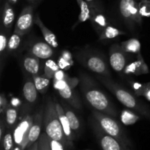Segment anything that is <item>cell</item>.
<instances>
[{
	"label": "cell",
	"instance_id": "cell-30",
	"mask_svg": "<svg viewBox=\"0 0 150 150\" xmlns=\"http://www.w3.org/2000/svg\"><path fill=\"white\" fill-rule=\"evenodd\" d=\"M39 150H51L49 137L45 133H42L39 139Z\"/></svg>",
	"mask_w": 150,
	"mask_h": 150
},
{
	"label": "cell",
	"instance_id": "cell-3",
	"mask_svg": "<svg viewBox=\"0 0 150 150\" xmlns=\"http://www.w3.org/2000/svg\"><path fill=\"white\" fill-rule=\"evenodd\" d=\"M43 122L45 133L50 139L60 142L63 144L68 141L63 130L55 102L51 98H48L45 101Z\"/></svg>",
	"mask_w": 150,
	"mask_h": 150
},
{
	"label": "cell",
	"instance_id": "cell-16",
	"mask_svg": "<svg viewBox=\"0 0 150 150\" xmlns=\"http://www.w3.org/2000/svg\"><path fill=\"white\" fill-rule=\"evenodd\" d=\"M35 24L39 27V29H40L45 42H48V43L49 44V45H51L53 48H57L59 45V43L58 42H57V37H56V35H54L49 29H48V28L44 25L42 20L40 18V16L38 14H37L35 18Z\"/></svg>",
	"mask_w": 150,
	"mask_h": 150
},
{
	"label": "cell",
	"instance_id": "cell-22",
	"mask_svg": "<svg viewBox=\"0 0 150 150\" xmlns=\"http://www.w3.org/2000/svg\"><path fill=\"white\" fill-rule=\"evenodd\" d=\"M62 107L64 111V113H65L66 116H67V119H68L72 130H73L74 133H78L81 128V124L79 118H78L76 114L74 113V111L70 109L67 105L62 104Z\"/></svg>",
	"mask_w": 150,
	"mask_h": 150
},
{
	"label": "cell",
	"instance_id": "cell-44",
	"mask_svg": "<svg viewBox=\"0 0 150 150\" xmlns=\"http://www.w3.org/2000/svg\"><path fill=\"white\" fill-rule=\"evenodd\" d=\"M9 1H10V3H12V4H16L18 1V0H9Z\"/></svg>",
	"mask_w": 150,
	"mask_h": 150
},
{
	"label": "cell",
	"instance_id": "cell-21",
	"mask_svg": "<svg viewBox=\"0 0 150 150\" xmlns=\"http://www.w3.org/2000/svg\"><path fill=\"white\" fill-rule=\"evenodd\" d=\"M79 4V8H80V14L79 16V19H78L77 23H75L73 26V29L76 26H77L79 23H83L90 18V13L91 9L89 4L86 2L85 0H76Z\"/></svg>",
	"mask_w": 150,
	"mask_h": 150
},
{
	"label": "cell",
	"instance_id": "cell-11",
	"mask_svg": "<svg viewBox=\"0 0 150 150\" xmlns=\"http://www.w3.org/2000/svg\"><path fill=\"white\" fill-rule=\"evenodd\" d=\"M91 124L100 139V145L103 150H122L121 145L117 139L105 133L95 118L92 120Z\"/></svg>",
	"mask_w": 150,
	"mask_h": 150
},
{
	"label": "cell",
	"instance_id": "cell-13",
	"mask_svg": "<svg viewBox=\"0 0 150 150\" xmlns=\"http://www.w3.org/2000/svg\"><path fill=\"white\" fill-rule=\"evenodd\" d=\"M90 9L91 13L89 21H91V23L95 30L100 35L104 30V29L108 26L106 17L98 7L93 6V7H90Z\"/></svg>",
	"mask_w": 150,
	"mask_h": 150
},
{
	"label": "cell",
	"instance_id": "cell-38",
	"mask_svg": "<svg viewBox=\"0 0 150 150\" xmlns=\"http://www.w3.org/2000/svg\"><path fill=\"white\" fill-rule=\"evenodd\" d=\"M50 146H51V150H64L63 148V144L58 141L54 140L49 138Z\"/></svg>",
	"mask_w": 150,
	"mask_h": 150
},
{
	"label": "cell",
	"instance_id": "cell-18",
	"mask_svg": "<svg viewBox=\"0 0 150 150\" xmlns=\"http://www.w3.org/2000/svg\"><path fill=\"white\" fill-rule=\"evenodd\" d=\"M23 65L25 70L32 76L35 75H39L40 59L31 53L24 57L23 60Z\"/></svg>",
	"mask_w": 150,
	"mask_h": 150
},
{
	"label": "cell",
	"instance_id": "cell-8",
	"mask_svg": "<svg viewBox=\"0 0 150 150\" xmlns=\"http://www.w3.org/2000/svg\"><path fill=\"white\" fill-rule=\"evenodd\" d=\"M33 123V117L28 114L16 127L13 133L14 142L21 149H24L28 145V136L29 130Z\"/></svg>",
	"mask_w": 150,
	"mask_h": 150
},
{
	"label": "cell",
	"instance_id": "cell-43",
	"mask_svg": "<svg viewBox=\"0 0 150 150\" xmlns=\"http://www.w3.org/2000/svg\"><path fill=\"white\" fill-rule=\"evenodd\" d=\"M85 1H86V2L89 4V6H90V7H93L94 6L93 2L95 1V0H85Z\"/></svg>",
	"mask_w": 150,
	"mask_h": 150
},
{
	"label": "cell",
	"instance_id": "cell-36",
	"mask_svg": "<svg viewBox=\"0 0 150 150\" xmlns=\"http://www.w3.org/2000/svg\"><path fill=\"white\" fill-rule=\"evenodd\" d=\"M8 103H7V100L6 99L5 96H4V94H1V96H0V113H1V116L4 115V114H5L6 109L8 107Z\"/></svg>",
	"mask_w": 150,
	"mask_h": 150
},
{
	"label": "cell",
	"instance_id": "cell-23",
	"mask_svg": "<svg viewBox=\"0 0 150 150\" xmlns=\"http://www.w3.org/2000/svg\"><path fill=\"white\" fill-rule=\"evenodd\" d=\"M120 45L123 50L128 54H139L141 53V42L136 38H131L124 41Z\"/></svg>",
	"mask_w": 150,
	"mask_h": 150
},
{
	"label": "cell",
	"instance_id": "cell-37",
	"mask_svg": "<svg viewBox=\"0 0 150 150\" xmlns=\"http://www.w3.org/2000/svg\"><path fill=\"white\" fill-rule=\"evenodd\" d=\"M69 77H70V76H69L67 74H66V73L64 72V70L59 69V70L58 71H57V73H55L53 80L66 81L69 79Z\"/></svg>",
	"mask_w": 150,
	"mask_h": 150
},
{
	"label": "cell",
	"instance_id": "cell-39",
	"mask_svg": "<svg viewBox=\"0 0 150 150\" xmlns=\"http://www.w3.org/2000/svg\"><path fill=\"white\" fill-rule=\"evenodd\" d=\"M143 96L146 98L147 100L150 101V82L145 83L144 91Z\"/></svg>",
	"mask_w": 150,
	"mask_h": 150
},
{
	"label": "cell",
	"instance_id": "cell-40",
	"mask_svg": "<svg viewBox=\"0 0 150 150\" xmlns=\"http://www.w3.org/2000/svg\"><path fill=\"white\" fill-rule=\"evenodd\" d=\"M10 105L12 106L15 107V108H18L21 105V101L20 100V99L18 98H13L10 101Z\"/></svg>",
	"mask_w": 150,
	"mask_h": 150
},
{
	"label": "cell",
	"instance_id": "cell-27",
	"mask_svg": "<svg viewBox=\"0 0 150 150\" xmlns=\"http://www.w3.org/2000/svg\"><path fill=\"white\" fill-rule=\"evenodd\" d=\"M60 68L59 64L56 63L54 60H47L45 63V66H44L43 76L49 79H54L55 73Z\"/></svg>",
	"mask_w": 150,
	"mask_h": 150
},
{
	"label": "cell",
	"instance_id": "cell-19",
	"mask_svg": "<svg viewBox=\"0 0 150 150\" xmlns=\"http://www.w3.org/2000/svg\"><path fill=\"white\" fill-rule=\"evenodd\" d=\"M38 91L35 86L34 81L30 79L26 81L23 87V95L26 102L31 104L34 103L38 98Z\"/></svg>",
	"mask_w": 150,
	"mask_h": 150
},
{
	"label": "cell",
	"instance_id": "cell-29",
	"mask_svg": "<svg viewBox=\"0 0 150 150\" xmlns=\"http://www.w3.org/2000/svg\"><path fill=\"white\" fill-rule=\"evenodd\" d=\"M21 36L16 33H13L8 40L7 50L9 51H13L17 49L21 44Z\"/></svg>",
	"mask_w": 150,
	"mask_h": 150
},
{
	"label": "cell",
	"instance_id": "cell-1",
	"mask_svg": "<svg viewBox=\"0 0 150 150\" xmlns=\"http://www.w3.org/2000/svg\"><path fill=\"white\" fill-rule=\"evenodd\" d=\"M80 85L85 100L93 109L117 117L118 112L109 98L98 87L93 79L86 73H81Z\"/></svg>",
	"mask_w": 150,
	"mask_h": 150
},
{
	"label": "cell",
	"instance_id": "cell-14",
	"mask_svg": "<svg viewBox=\"0 0 150 150\" xmlns=\"http://www.w3.org/2000/svg\"><path fill=\"white\" fill-rule=\"evenodd\" d=\"M149 67L145 63L142 54H137V59L133 62L127 64L123 70L124 74L126 75H135V76H141L149 73Z\"/></svg>",
	"mask_w": 150,
	"mask_h": 150
},
{
	"label": "cell",
	"instance_id": "cell-7",
	"mask_svg": "<svg viewBox=\"0 0 150 150\" xmlns=\"http://www.w3.org/2000/svg\"><path fill=\"white\" fill-rule=\"evenodd\" d=\"M120 12L126 23L131 26L142 25V16L139 10V4L135 0H120Z\"/></svg>",
	"mask_w": 150,
	"mask_h": 150
},
{
	"label": "cell",
	"instance_id": "cell-46",
	"mask_svg": "<svg viewBox=\"0 0 150 150\" xmlns=\"http://www.w3.org/2000/svg\"><path fill=\"white\" fill-rule=\"evenodd\" d=\"M27 1H35V0H27Z\"/></svg>",
	"mask_w": 150,
	"mask_h": 150
},
{
	"label": "cell",
	"instance_id": "cell-2",
	"mask_svg": "<svg viewBox=\"0 0 150 150\" xmlns=\"http://www.w3.org/2000/svg\"><path fill=\"white\" fill-rule=\"evenodd\" d=\"M97 78L123 105L150 120V108L144 103L139 100L131 92L126 90L125 88L113 81L109 78L99 75L97 76Z\"/></svg>",
	"mask_w": 150,
	"mask_h": 150
},
{
	"label": "cell",
	"instance_id": "cell-12",
	"mask_svg": "<svg viewBox=\"0 0 150 150\" xmlns=\"http://www.w3.org/2000/svg\"><path fill=\"white\" fill-rule=\"evenodd\" d=\"M44 117V111L41 109L38 110L35 114L33 117V123L31 127L28 136V145L30 146L32 144L36 142L40 138L41 131V127H42V120Z\"/></svg>",
	"mask_w": 150,
	"mask_h": 150
},
{
	"label": "cell",
	"instance_id": "cell-10",
	"mask_svg": "<svg viewBox=\"0 0 150 150\" xmlns=\"http://www.w3.org/2000/svg\"><path fill=\"white\" fill-rule=\"evenodd\" d=\"M34 22L35 20L33 16V7L32 6L24 7L17 19L14 33L18 34L21 37L26 35L32 29Z\"/></svg>",
	"mask_w": 150,
	"mask_h": 150
},
{
	"label": "cell",
	"instance_id": "cell-31",
	"mask_svg": "<svg viewBox=\"0 0 150 150\" xmlns=\"http://www.w3.org/2000/svg\"><path fill=\"white\" fill-rule=\"evenodd\" d=\"M139 10L142 17H150V2L143 0L139 4Z\"/></svg>",
	"mask_w": 150,
	"mask_h": 150
},
{
	"label": "cell",
	"instance_id": "cell-24",
	"mask_svg": "<svg viewBox=\"0 0 150 150\" xmlns=\"http://www.w3.org/2000/svg\"><path fill=\"white\" fill-rule=\"evenodd\" d=\"M126 35L125 32L120 30L117 28L111 26H108L104 29L102 33L99 35L100 40H110L115 38L117 37L120 36V35Z\"/></svg>",
	"mask_w": 150,
	"mask_h": 150
},
{
	"label": "cell",
	"instance_id": "cell-41",
	"mask_svg": "<svg viewBox=\"0 0 150 150\" xmlns=\"http://www.w3.org/2000/svg\"><path fill=\"white\" fill-rule=\"evenodd\" d=\"M61 57H62L63 58L68 60V61L73 62V57H72L71 54H70L68 51H63L62 52Z\"/></svg>",
	"mask_w": 150,
	"mask_h": 150
},
{
	"label": "cell",
	"instance_id": "cell-28",
	"mask_svg": "<svg viewBox=\"0 0 150 150\" xmlns=\"http://www.w3.org/2000/svg\"><path fill=\"white\" fill-rule=\"evenodd\" d=\"M4 114H5V120L7 126L10 127H13L18 119V108L12 106L11 105H8Z\"/></svg>",
	"mask_w": 150,
	"mask_h": 150
},
{
	"label": "cell",
	"instance_id": "cell-15",
	"mask_svg": "<svg viewBox=\"0 0 150 150\" xmlns=\"http://www.w3.org/2000/svg\"><path fill=\"white\" fill-rule=\"evenodd\" d=\"M29 53L39 59H48L53 56L54 50H53V47L48 42H38L32 45Z\"/></svg>",
	"mask_w": 150,
	"mask_h": 150
},
{
	"label": "cell",
	"instance_id": "cell-17",
	"mask_svg": "<svg viewBox=\"0 0 150 150\" xmlns=\"http://www.w3.org/2000/svg\"><path fill=\"white\" fill-rule=\"evenodd\" d=\"M55 104L57 113H58L59 117L60 122H61V124L62 126L64 134H65L66 137L68 139V141H72L74 139V133L72 130L70 122H69V120L67 119V116H66L65 113H64L62 105H60L57 101H55Z\"/></svg>",
	"mask_w": 150,
	"mask_h": 150
},
{
	"label": "cell",
	"instance_id": "cell-6",
	"mask_svg": "<svg viewBox=\"0 0 150 150\" xmlns=\"http://www.w3.org/2000/svg\"><path fill=\"white\" fill-rule=\"evenodd\" d=\"M92 117L96 120L105 133L116 139H122L124 138L121 126L114 120V117L95 109L92 110Z\"/></svg>",
	"mask_w": 150,
	"mask_h": 150
},
{
	"label": "cell",
	"instance_id": "cell-20",
	"mask_svg": "<svg viewBox=\"0 0 150 150\" xmlns=\"http://www.w3.org/2000/svg\"><path fill=\"white\" fill-rule=\"evenodd\" d=\"M15 13L13 8L9 2H5L2 12V24L5 29L10 30L13 24Z\"/></svg>",
	"mask_w": 150,
	"mask_h": 150
},
{
	"label": "cell",
	"instance_id": "cell-33",
	"mask_svg": "<svg viewBox=\"0 0 150 150\" xmlns=\"http://www.w3.org/2000/svg\"><path fill=\"white\" fill-rule=\"evenodd\" d=\"M13 139L11 133H8L5 134V136L3 138V146L4 150H11L13 147Z\"/></svg>",
	"mask_w": 150,
	"mask_h": 150
},
{
	"label": "cell",
	"instance_id": "cell-9",
	"mask_svg": "<svg viewBox=\"0 0 150 150\" xmlns=\"http://www.w3.org/2000/svg\"><path fill=\"white\" fill-rule=\"evenodd\" d=\"M128 53L125 52L118 44L111 45L109 48L110 65L113 70L118 73H121L125 70L128 61Z\"/></svg>",
	"mask_w": 150,
	"mask_h": 150
},
{
	"label": "cell",
	"instance_id": "cell-26",
	"mask_svg": "<svg viewBox=\"0 0 150 150\" xmlns=\"http://www.w3.org/2000/svg\"><path fill=\"white\" fill-rule=\"evenodd\" d=\"M120 118L122 122L125 125H131L140 120V117L138 114L128 109H124L122 111Z\"/></svg>",
	"mask_w": 150,
	"mask_h": 150
},
{
	"label": "cell",
	"instance_id": "cell-5",
	"mask_svg": "<svg viewBox=\"0 0 150 150\" xmlns=\"http://www.w3.org/2000/svg\"><path fill=\"white\" fill-rule=\"evenodd\" d=\"M77 59L81 64L93 73L109 79L111 77L106 61L100 54L84 51L80 53L77 56Z\"/></svg>",
	"mask_w": 150,
	"mask_h": 150
},
{
	"label": "cell",
	"instance_id": "cell-34",
	"mask_svg": "<svg viewBox=\"0 0 150 150\" xmlns=\"http://www.w3.org/2000/svg\"><path fill=\"white\" fill-rule=\"evenodd\" d=\"M9 39L7 38V35L4 32H1L0 35V54L2 58L3 54L5 52V50L7 49V45H8Z\"/></svg>",
	"mask_w": 150,
	"mask_h": 150
},
{
	"label": "cell",
	"instance_id": "cell-35",
	"mask_svg": "<svg viewBox=\"0 0 150 150\" xmlns=\"http://www.w3.org/2000/svg\"><path fill=\"white\" fill-rule=\"evenodd\" d=\"M58 64L61 70H67L72 67V65H73V62H70L63 58L62 57H60L58 60Z\"/></svg>",
	"mask_w": 150,
	"mask_h": 150
},
{
	"label": "cell",
	"instance_id": "cell-25",
	"mask_svg": "<svg viewBox=\"0 0 150 150\" xmlns=\"http://www.w3.org/2000/svg\"><path fill=\"white\" fill-rule=\"evenodd\" d=\"M32 79H33L34 83H35L38 92L41 94H45V92L48 90L51 79L45 77L43 75L42 76L35 75V76H32Z\"/></svg>",
	"mask_w": 150,
	"mask_h": 150
},
{
	"label": "cell",
	"instance_id": "cell-42",
	"mask_svg": "<svg viewBox=\"0 0 150 150\" xmlns=\"http://www.w3.org/2000/svg\"><path fill=\"white\" fill-rule=\"evenodd\" d=\"M29 150H39V142L37 141L36 142L32 144L31 145L30 149Z\"/></svg>",
	"mask_w": 150,
	"mask_h": 150
},
{
	"label": "cell",
	"instance_id": "cell-32",
	"mask_svg": "<svg viewBox=\"0 0 150 150\" xmlns=\"http://www.w3.org/2000/svg\"><path fill=\"white\" fill-rule=\"evenodd\" d=\"M130 83L136 96H143L144 91L145 88V83L142 84V83H139V82L135 81H130Z\"/></svg>",
	"mask_w": 150,
	"mask_h": 150
},
{
	"label": "cell",
	"instance_id": "cell-4",
	"mask_svg": "<svg viewBox=\"0 0 150 150\" xmlns=\"http://www.w3.org/2000/svg\"><path fill=\"white\" fill-rule=\"evenodd\" d=\"M79 79L69 77L66 81L54 80V87L60 96L65 101H67L73 108L80 110L81 108V103L79 97L75 91V87L79 82Z\"/></svg>",
	"mask_w": 150,
	"mask_h": 150
},
{
	"label": "cell",
	"instance_id": "cell-45",
	"mask_svg": "<svg viewBox=\"0 0 150 150\" xmlns=\"http://www.w3.org/2000/svg\"><path fill=\"white\" fill-rule=\"evenodd\" d=\"M13 150H22V149L18 146H16V147H15Z\"/></svg>",
	"mask_w": 150,
	"mask_h": 150
}]
</instances>
